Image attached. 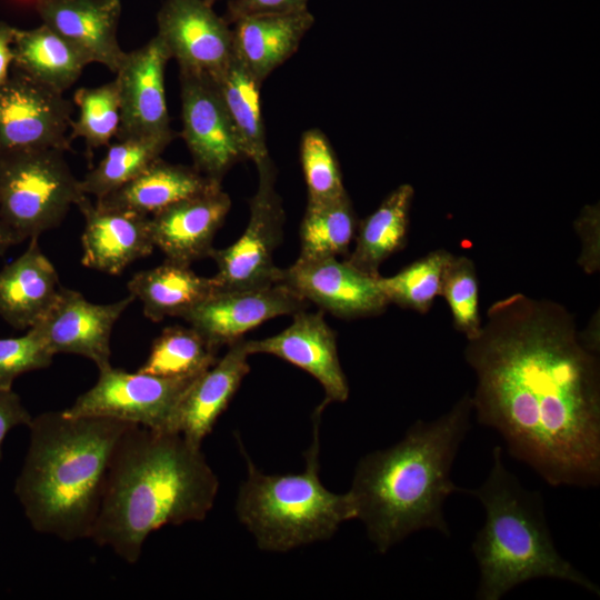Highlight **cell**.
<instances>
[{
	"label": "cell",
	"mask_w": 600,
	"mask_h": 600,
	"mask_svg": "<svg viewBox=\"0 0 600 600\" xmlns=\"http://www.w3.org/2000/svg\"><path fill=\"white\" fill-rule=\"evenodd\" d=\"M314 412L313 442L306 452V469L296 474H264L241 447L248 477L237 499V514L266 551L284 552L329 539L339 526L356 519L353 499L326 489L319 477V421Z\"/></svg>",
	"instance_id": "obj_6"
},
{
	"label": "cell",
	"mask_w": 600,
	"mask_h": 600,
	"mask_svg": "<svg viewBox=\"0 0 600 600\" xmlns=\"http://www.w3.org/2000/svg\"><path fill=\"white\" fill-rule=\"evenodd\" d=\"M452 253L438 249L411 262L394 276L379 277L389 303L426 313L440 296L444 267Z\"/></svg>",
	"instance_id": "obj_33"
},
{
	"label": "cell",
	"mask_w": 600,
	"mask_h": 600,
	"mask_svg": "<svg viewBox=\"0 0 600 600\" xmlns=\"http://www.w3.org/2000/svg\"><path fill=\"white\" fill-rule=\"evenodd\" d=\"M230 208V196L218 186L151 214L154 247L166 259L184 264L210 257L214 236Z\"/></svg>",
	"instance_id": "obj_18"
},
{
	"label": "cell",
	"mask_w": 600,
	"mask_h": 600,
	"mask_svg": "<svg viewBox=\"0 0 600 600\" xmlns=\"http://www.w3.org/2000/svg\"><path fill=\"white\" fill-rule=\"evenodd\" d=\"M308 303L281 282L260 289L217 290L182 319L219 350L270 319L306 310Z\"/></svg>",
	"instance_id": "obj_14"
},
{
	"label": "cell",
	"mask_w": 600,
	"mask_h": 600,
	"mask_svg": "<svg viewBox=\"0 0 600 600\" xmlns=\"http://www.w3.org/2000/svg\"><path fill=\"white\" fill-rule=\"evenodd\" d=\"M14 28L7 22L0 21V84L8 79L12 70Z\"/></svg>",
	"instance_id": "obj_40"
},
{
	"label": "cell",
	"mask_w": 600,
	"mask_h": 600,
	"mask_svg": "<svg viewBox=\"0 0 600 600\" xmlns=\"http://www.w3.org/2000/svg\"><path fill=\"white\" fill-rule=\"evenodd\" d=\"M599 310L590 319L587 328L579 331V338L582 344L592 353L599 354L600 352V323H599Z\"/></svg>",
	"instance_id": "obj_41"
},
{
	"label": "cell",
	"mask_w": 600,
	"mask_h": 600,
	"mask_svg": "<svg viewBox=\"0 0 600 600\" xmlns=\"http://www.w3.org/2000/svg\"><path fill=\"white\" fill-rule=\"evenodd\" d=\"M83 196L64 151L0 152V219L16 243L58 227Z\"/></svg>",
	"instance_id": "obj_7"
},
{
	"label": "cell",
	"mask_w": 600,
	"mask_h": 600,
	"mask_svg": "<svg viewBox=\"0 0 600 600\" xmlns=\"http://www.w3.org/2000/svg\"><path fill=\"white\" fill-rule=\"evenodd\" d=\"M576 230L581 238L579 266L586 273H594L600 267V224L599 207H586L576 220Z\"/></svg>",
	"instance_id": "obj_37"
},
{
	"label": "cell",
	"mask_w": 600,
	"mask_h": 600,
	"mask_svg": "<svg viewBox=\"0 0 600 600\" xmlns=\"http://www.w3.org/2000/svg\"><path fill=\"white\" fill-rule=\"evenodd\" d=\"M76 206L84 218L81 236L84 267L120 274L153 251L148 216L99 207L87 194Z\"/></svg>",
	"instance_id": "obj_19"
},
{
	"label": "cell",
	"mask_w": 600,
	"mask_h": 600,
	"mask_svg": "<svg viewBox=\"0 0 600 600\" xmlns=\"http://www.w3.org/2000/svg\"><path fill=\"white\" fill-rule=\"evenodd\" d=\"M218 488L200 446L179 432L130 424L110 459L89 538L134 563L151 532L203 520Z\"/></svg>",
	"instance_id": "obj_2"
},
{
	"label": "cell",
	"mask_w": 600,
	"mask_h": 600,
	"mask_svg": "<svg viewBox=\"0 0 600 600\" xmlns=\"http://www.w3.org/2000/svg\"><path fill=\"white\" fill-rule=\"evenodd\" d=\"M218 186L221 183L203 176L194 167L159 158L138 177L94 202L102 208L150 217L184 198Z\"/></svg>",
	"instance_id": "obj_24"
},
{
	"label": "cell",
	"mask_w": 600,
	"mask_h": 600,
	"mask_svg": "<svg viewBox=\"0 0 600 600\" xmlns=\"http://www.w3.org/2000/svg\"><path fill=\"white\" fill-rule=\"evenodd\" d=\"M358 223L348 193L329 201H308L299 230L298 259L347 257L356 237Z\"/></svg>",
	"instance_id": "obj_30"
},
{
	"label": "cell",
	"mask_w": 600,
	"mask_h": 600,
	"mask_svg": "<svg viewBox=\"0 0 600 600\" xmlns=\"http://www.w3.org/2000/svg\"><path fill=\"white\" fill-rule=\"evenodd\" d=\"M134 300L128 297L107 304L88 301L79 291L61 287L59 296L36 326L53 353H71L90 359L99 370L111 366L110 340L114 323Z\"/></svg>",
	"instance_id": "obj_15"
},
{
	"label": "cell",
	"mask_w": 600,
	"mask_h": 600,
	"mask_svg": "<svg viewBox=\"0 0 600 600\" xmlns=\"http://www.w3.org/2000/svg\"><path fill=\"white\" fill-rule=\"evenodd\" d=\"M42 23L78 49L89 61L117 72L126 51L117 31L120 0H36Z\"/></svg>",
	"instance_id": "obj_20"
},
{
	"label": "cell",
	"mask_w": 600,
	"mask_h": 600,
	"mask_svg": "<svg viewBox=\"0 0 600 600\" xmlns=\"http://www.w3.org/2000/svg\"><path fill=\"white\" fill-rule=\"evenodd\" d=\"M379 277L338 258L297 259L282 270L281 283L338 318L357 319L380 314L389 304Z\"/></svg>",
	"instance_id": "obj_13"
},
{
	"label": "cell",
	"mask_w": 600,
	"mask_h": 600,
	"mask_svg": "<svg viewBox=\"0 0 600 600\" xmlns=\"http://www.w3.org/2000/svg\"><path fill=\"white\" fill-rule=\"evenodd\" d=\"M73 107L54 91L12 69L0 84V152L70 150Z\"/></svg>",
	"instance_id": "obj_10"
},
{
	"label": "cell",
	"mask_w": 600,
	"mask_h": 600,
	"mask_svg": "<svg viewBox=\"0 0 600 600\" xmlns=\"http://www.w3.org/2000/svg\"><path fill=\"white\" fill-rule=\"evenodd\" d=\"M472 413L471 396L466 393L446 413L416 421L398 443L359 461L349 493L356 519L380 553L422 529L450 536L444 503L452 493L463 492L451 472Z\"/></svg>",
	"instance_id": "obj_3"
},
{
	"label": "cell",
	"mask_w": 600,
	"mask_h": 600,
	"mask_svg": "<svg viewBox=\"0 0 600 600\" xmlns=\"http://www.w3.org/2000/svg\"><path fill=\"white\" fill-rule=\"evenodd\" d=\"M130 424L63 411L32 418L14 492L36 531L64 541L89 538L110 459Z\"/></svg>",
	"instance_id": "obj_4"
},
{
	"label": "cell",
	"mask_w": 600,
	"mask_h": 600,
	"mask_svg": "<svg viewBox=\"0 0 600 600\" xmlns=\"http://www.w3.org/2000/svg\"><path fill=\"white\" fill-rule=\"evenodd\" d=\"M182 139L193 167L221 183L226 173L246 154L212 78L180 70Z\"/></svg>",
	"instance_id": "obj_11"
},
{
	"label": "cell",
	"mask_w": 600,
	"mask_h": 600,
	"mask_svg": "<svg viewBox=\"0 0 600 600\" xmlns=\"http://www.w3.org/2000/svg\"><path fill=\"white\" fill-rule=\"evenodd\" d=\"M440 296L449 306L453 327L467 339L477 336L482 327L479 283L474 263L469 257H450L442 273Z\"/></svg>",
	"instance_id": "obj_34"
},
{
	"label": "cell",
	"mask_w": 600,
	"mask_h": 600,
	"mask_svg": "<svg viewBox=\"0 0 600 600\" xmlns=\"http://www.w3.org/2000/svg\"><path fill=\"white\" fill-rule=\"evenodd\" d=\"M216 349L193 327L171 326L153 340L138 371L159 377H198L218 360Z\"/></svg>",
	"instance_id": "obj_31"
},
{
	"label": "cell",
	"mask_w": 600,
	"mask_h": 600,
	"mask_svg": "<svg viewBox=\"0 0 600 600\" xmlns=\"http://www.w3.org/2000/svg\"><path fill=\"white\" fill-rule=\"evenodd\" d=\"M464 360L478 423L548 484L600 482V363L561 303L517 292L493 302Z\"/></svg>",
	"instance_id": "obj_1"
},
{
	"label": "cell",
	"mask_w": 600,
	"mask_h": 600,
	"mask_svg": "<svg viewBox=\"0 0 600 600\" xmlns=\"http://www.w3.org/2000/svg\"><path fill=\"white\" fill-rule=\"evenodd\" d=\"M314 23L309 9L289 14L248 16L232 26L234 57L261 82L299 48Z\"/></svg>",
	"instance_id": "obj_23"
},
{
	"label": "cell",
	"mask_w": 600,
	"mask_h": 600,
	"mask_svg": "<svg viewBox=\"0 0 600 600\" xmlns=\"http://www.w3.org/2000/svg\"><path fill=\"white\" fill-rule=\"evenodd\" d=\"M157 28L179 70L212 77L233 58L232 27L206 0H163Z\"/></svg>",
	"instance_id": "obj_12"
},
{
	"label": "cell",
	"mask_w": 600,
	"mask_h": 600,
	"mask_svg": "<svg viewBox=\"0 0 600 600\" xmlns=\"http://www.w3.org/2000/svg\"><path fill=\"white\" fill-rule=\"evenodd\" d=\"M53 356L34 328L21 337L0 339V390H11L26 372L48 368Z\"/></svg>",
	"instance_id": "obj_36"
},
{
	"label": "cell",
	"mask_w": 600,
	"mask_h": 600,
	"mask_svg": "<svg viewBox=\"0 0 600 600\" xmlns=\"http://www.w3.org/2000/svg\"><path fill=\"white\" fill-rule=\"evenodd\" d=\"M309 0H229L224 19L231 24L248 16L289 14L308 9Z\"/></svg>",
	"instance_id": "obj_38"
},
{
	"label": "cell",
	"mask_w": 600,
	"mask_h": 600,
	"mask_svg": "<svg viewBox=\"0 0 600 600\" xmlns=\"http://www.w3.org/2000/svg\"><path fill=\"white\" fill-rule=\"evenodd\" d=\"M258 186L249 202V220L243 233L232 244L213 249L217 264L212 278L217 290L260 289L280 283L282 270L273 254L284 223L282 200L276 188V168L269 157L256 164Z\"/></svg>",
	"instance_id": "obj_8"
},
{
	"label": "cell",
	"mask_w": 600,
	"mask_h": 600,
	"mask_svg": "<svg viewBox=\"0 0 600 600\" xmlns=\"http://www.w3.org/2000/svg\"><path fill=\"white\" fill-rule=\"evenodd\" d=\"M300 161L309 202L329 201L347 193L337 156L320 129L312 128L302 133Z\"/></svg>",
	"instance_id": "obj_35"
},
{
	"label": "cell",
	"mask_w": 600,
	"mask_h": 600,
	"mask_svg": "<svg viewBox=\"0 0 600 600\" xmlns=\"http://www.w3.org/2000/svg\"><path fill=\"white\" fill-rule=\"evenodd\" d=\"M207 2H209L210 4H213L217 0H206Z\"/></svg>",
	"instance_id": "obj_43"
},
{
	"label": "cell",
	"mask_w": 600,
	"mask_h": 600,
	"mask_svg": "<svg viewBox=\"0 0 600 600\" xmlns=\"http://www.w3.org/2000/svg\"><path fill=\"white\" fill-rule=\"evenodd\" d=\"M228 347V351L190 384L176 413V432L196 446L201 447L250 371L246 339Z\"/></svg>",
	"instance_id": "obj_21"
},
{
	"label": "cell",
	"mask_w": 600,
	"mask_h": 600,
	"mask_svg": "<svg viewBox=\"0 0 600 600\" xmlns=\"http://www.w3.org/2000/svg\"><path fill=\"white\" fill-rule=\"evenodd\" d=\"M32 417L12 389L0 390V460L2 442L7 433L17 426H29Z\"/></svg>",
	"instance_id": "obj_39"
},
{
	"label": "cell",
	"mask_w": 600,
	"mask_h": 600,
	"mask_svg": "<svg viewBox=\"0 0 600 600\" xmlns=\"http://www.w3.org/2000/svg\"><path fill=\"white\" fill-rule=\"evenodd\" d=\"M502 453L501 446H496L484 481L476 489H463L480 501L486 513L471 546L479 569L476 598L500 600L519 584L542 578L599 596V586L556 548L540 491L523 487L506 467Z\"/></svg>",
	"instance_id": "obj_5"
},
{
	"label": "cell",
	"mask_w": 600,
	"mask_h": 600,
	"mask_svg": "<svg viewBox=\"0 0 600 600\" xmlns=\"http://www.w3.org/2000/svg\"><path fill=\"white\" fill-rule=\"evenodd\" d=\"M413 187L403 183L358 223L354 249L346 261L358 270L378 277L384 260L403 248L409 228Z\"/></svg>",
	"instance_id": "obj_27"
},
{
	"label": "cell",
	"mask_w": 600,
	"mask_h": 600,
	"mask_svg": "<svg viewBox=\"0 0 600 600\" xmlns=\"http://www.w3.org/2000/svg\"><path fill=\"white\" fill-rule=\"evenodd\" d=\"M38 239L30 238L24 252L0 270V316L16 329L41 321L62 287Z\"/></svg>",
	"instance_id": "obj_22"
},
{
	"label": "cell",
	"mask_w": 600,
	"mask_h": 600,
	"mask_svg": "<svg viewBox=\"0 0 600 600\" xmlns=\"http://www.w3.org/2000/svg\"><path fill=\"white\" fill-rule=\"evenodd\" d=\"M17 244L11 233L7 230L4 224L2 223L0 219V256H3L7 250L13 246Z\"/></svg>",
	"instance_id": "obj_42"
},
{
	"label": "cell",
	"mask_w": 600,
	"mask_h": 600,
	"mask_svg": "<svg viewBox=\"0 0 600 600\" xmlns=\"http://www.w3.org/2000/svg\"><path fill=\"white\" fill-rule=\"evenodd\" d=\"M176 136L171 130L110 143L103 159L80 180L82 192L97 200L121 188L159 159Z\"/></svg>",
	"instance_id": "obj_29"
},
{
	"label": "cell",
	"mask_w": 600,
	"mask_h": 600,
	"mask_svg": "<svg viewBox=\"0 0 600 600\" xmlns=\"http://www.w3.org/2000/svg\"><path fill=\"white\" fill-rule=\"evenodd\" d=\"M127 287L130 294L141 301L143 314L153 322L167 317L183 318L217 291L212 278L197 274L190 264L168 259L137 272Z\"/></svg>",
	"instance_id": "obj_25"
},
{
	"label": "cell",
	"mask_w": 600,
	"mask_h": 600,
	"mask_svg": "<svg viewBox=\"0 0 600 600\" xmlns=\"http://www.w3.org/2000/svg\"><path fill=\"white\" fill-rule=\"evenodd\" d=\"M292 317L283 331L260 340H246L249 354H272L311 374L326 393L317 410L322 412L330 402H344L349 384L340 364L337 336L323 312L302 310Z\"/></svg>",
	"instance_id": "obj_17"
},
{
	"label": "cell",
	"mask_w": 600,
	"mask_h": 600,
	"mask_svg": "<svg viewBox=\"0 0 600 600\" xmlns=\"http://www.w3.org/2000/svg\"><path fill=\"white\" fill-rule=\"evenodd\" d=\"M241 141L246 159L269 157L261 113V82L234 57L211 77Z\"/></svg>",
	"instance_id": "obj_28"
},
{
	"label": "cell",
	"mask_w": 600,
	"mask_h": 600,
	"mask_svg": "<svg viewBox=\"0 0 600 600\" xmlns=\"http://www.w3.org/2000/svg\"><path fill=\"white\" fill-rule=\"evenodd\" d=\"M170 52L156 34L144 46L126 52L116 72L120 98L118 139L171 131L164 72Z\"/></svg>",
	"instance_id": "obj_16"
},
{
	"label": "cell",
	"mask_w": 600,
	"mask_h": 600,
	"mask_svg": "<svg viewBox=\"0 0 600 600\" xmlns=\"http://www.w3.org/2000/svg\"><path fill=\"white\" fill-rule=\"evenodd\" d=\"M12 69L63 93L89 64L71 43L46 24L32 29L14 28Z\"/></svg>",
	"instance_id": "obj_26"
},
{
	"label": "cell",
	"mask_w": 600,
	"mask_h": 600,
	"mask_svg": "<svg viewBox=\"0 0 600 600\" xmlns=\"http://www.w3.org/2000/svg\"><path fill=\"white\" fill-rule=\"evenodd\" d=\"M198 377L131 373L110 366L99 370L96 384L62 411L69 417H102L157 431L176 432L179 403Z\"/></svg>",
	"instance_id": "obj_9"
},
{
	"label": "cell",
	"mask_w": 600,
	"mask_h": 600,
	"mask_svg": "<svg viewBox=\"0 0 600 600\" xmlns=\"http://www.w3.org/2000/svg\"><path fill=\"white\" fill-rule=\"evenodd\" d=\"M79 116L72 120L69 139H83L88 157L108 147L120 124V98L116 79L98 87H82L73 94Z\"/></svg>",
	"instance_id": "obj_32"
}]
</instances>
